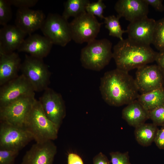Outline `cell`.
Returning a JSON list of instances; mask_svg holds the SVG:
<instances>
[{
	"label": "cell",
	"instance_id": "cell-30",
	"mask_svg": "<svg viewBox=\"0 0 164 164\" xmlns=\"http://www.w3.org/2000/svg\"><path fill=\"white\" fill-rule=\"evenodd\" d=\"M111 164H131L128 152H112L110 153Z\"/></svg>",
	"mask_w": 164,
	"mask_h": 164
},
{
	"label": "cell",
	"instance_id": "cell-9",
	"mask_svg": "<svg viewBox=\"0 0 164 164\" xmlns=\"http://www.w3.org/2000/svg\"><path fill=\"white\" fill-rule=\"evenodd\" d=\"M35 95L21 98L0 108V120L13 125L25 126L32 106Z\"/></svg>",
	"mask_w": 164,
	"mask_h": 164
},
{
	"label": "cell",
	"instance_id": "cell-14",
	"mask_svg": "<svg viewBox=\"0 0 164 164\" xmlns=\"http://www.w3.org/2000/svg\"><path fill=\"white\" fill-rule=\"evenodd\" d=\"M156 21L148 16L130 22L127 33L130 40L143 45L152 43Z\"/></svg>",
	"mask_w": 164,
	"mask_h": 164
},
{
	"label": "cell",
	"instance_id": "cell-2",
	"mask_svg": "<svg viewBox=\"0 0 164 164\" xmlns=\"http://www.w3.org/2000/svg\"><path fill=\"white\" fill-rule=\"evenodd\" d=\"M113 52L117 68L128 72L155 61L158 52L150 46L143 45L128 38L114 46Z\"/></svg>",
	"mask_w": 164,
	"mask_h": 164
},
{
	"label": "cell",
	"instance_id": "cell-12",
	"mask_svg": "<svg viewBox=\"0 0 164 164\" xmlns=\"http://www.w3.org/2000/svg\"><path fill=\"white\" fill-rule=\"evenodd\" d=\"M134 79L139 92L144 94L163 87L164 73L158 65L147 64L137 69Z\"/></svg>",
	"mask_w": 164,
	"mask_h": 164
},
{
	"label": "cell",
	"instance_id": "cell-22",
	"mask_svg": "<svg viewBox=\"0 0 164 164\" xmlns=\"http://www.w3.org/2000/svg\"><path fill=\"white\" fill-rule=\"evenodd\" d=\"M158 129L153 123H144L136 127L134 134L136 141L143 146L150 145L154 142Z\"/></svg>",
	"mask_w": 164,
	"mask_h": 164
},
{
	"label": "cell",
	"instance_id": "cell-1",
	"mask_svg": "<svg viewBox=\"0 0 164 164\" xmlns=\"http://www.w3.org/2000/svg\"><path fill=\"white\" fill-rule=\"evenodd\" d=\"M99 89L105 102L116 107L128 104L139 95L135 79L128 72L117 68L104 73Z\"/></svg>",
	"mask_w": 164,
	"mask_h": 164
},
{
	"label": "cell",
	"instance_id": "cell-18",
	"mask_svg": "<svg viewBox=\"0 0 164 164\" xmlns=\"http://www.w3.org/2000/svg\"><path fill=\"white\" fill-rule=\"evenodd\" d=\"M26 35L15 25L3 26L0 29V53H8L18 50Z\"/></svg>",
	"mask_w": 164,
	"mask_h": 164
},
{
	"label": "cell",
	"instance_id": "cell-32",
	"mask_svg": "<svg viewBox=\"0 0 164 164\" xmlns=\"http://www.w3.org/2000/svg\"><path fill=\"white\" fill-rule=\"evenodd\" d=\"M154 142L159 148L164 149V125L158 129Z\"/></svg>",
	"mask_w": 164,
	"mask_h": 164
},
{
	"label": "cell",
	"instance_id": "cell-34",
	"mask_svg": "<svg viewBox=\"0 0 164 164\" xmlns=\"http://www.w3.org/2000/svg\"><path fill=\"white\" fill-rule=\"evenodd\" d=\"M149 5H150L156 10L159 12L164 11V5L162 0H145Z\"/></svg>",
	"mask_w": 164,
	"mask_h": 164
},
{
	"label": "cell",
	"instance_id": "cell-16",
	"mask_svg": "<svg viewBox=\"0 0 164 164\" xmlns=\"http://www.w3.org/2000/svg\"><path fill=\"white\" fill-rule=\"evenodd\" d=\"M149 5L145 0H119L114 9L120 18L132 22L148 16Z\"/></svg>",
	"mask_w": 164,
	"mask_h": 164
},
{
	"label": "cell",
	"instance_id": "cell-29",
	"mask_svg": "<svg viewBox=\"0 0 164 164\" xmlns=\"http://www.w3.org/2000/svg\"><path fill=\"white\" fill-rule=\"evenodd\" d=\"M19 151L0 149V164H14Z\"/></svg>",
	"mask_w": 164,
	"mask_h": 164
},
{
	"label": "cell",
	"instance_id": "cell-5",
	"mask_svg": "<svg viewBox=\"0 0 164 164\" xmlns=\"http://www.w3.org/2000/svg\"><path fill=\"white\" fill-rule=\"evenodd\" d=\"M43 59L26 55L20 71L32 86L35 92L44 91L50 83L51 73Z\"/></svg>",
	"mask_w": 164,
	"mask_h": 164
},
{
	"label": "cell",
	"instance_id": "cell-28",
	"mask_svg": "<svg viewBox=\"0 0 164 164\" xmlns=\"http://www.w3.org/2000/svg\"><path fill=\"white\" fill-rule=\"evenodd\" d=\"M149 119L157 126L164 125V104L149 111Z\"/></svg>",
	"mask_w": 164,
	"mask_h": 164
},
{
	"label": "cell",
	"instance_id": "cell-35",
	"mask_svg": "<svg viewBox=\"0 0 164 164\" xmlns=\"http://www.w3.org/2000/svg\"><path fill=\"white\" fill-rule=\"evenodd\" d=\"M68 164H84L81 157L74 153H69L67 156Z\"/></svg>",
	"mask_w": 164,
	"mask_h": 164
},
{
	"label": "cell",
	"instance_id": "cell-15",
	"mask_svg": "<svg viewBox=\"0 0 164 164\" xmlns=\"http://www.w3.org/2000/svg\"><path fill=\"white\" fill-rule=\"evenodd\" d=\"M46 18L42 10L18 9L16 14L15 24L23 32L29 35L40 29Z\"/></svg>",
	"mask_w": 164,
	"mask_h": 164
},
{
	"label": "cell",
	"instance_id": "cell-17",
	"mask_svg": "<svg viewBox=\"0 0 164 164\" xmlns=\"http://www.w3.org/2000/svg\"><path fill=\"white\" fill-rule=\"evenodd\" d=\"M53 44L47 38L37 34L29 35L18 49L34 57L43 59L50 53Z\"/></svg>",
	"mask_w": 164,
	"mask_h": 164
},
{
	"label": "cell",
	"instance_id": "cell-25",
	"mask_svg": "<svg viewBox=\"0 0 164 164\" xmlns=\"http://www.w3.org/2000/svg\"><path fill=\"white\" fill-rule=\"evenodd\" d=\"M152 44L159 52L164 51V18L156 21Z\"/></svg>",
	"mask_w": 164,
	"mask_h": 164
},
{
	"label": "cell",
	"instance_id": "cell-8",
	"mask_svg": "<svg viewBox=\"0 0 164 164\" xmlns=\"http://www.w3.org/2000/svg\"><path fill=\"white\" fill-rule=\"evenodd\" d=\"M32 140V136L25 126L0 121V149L19 151Z\"/></svg>",
	"mask_w": 164,
	"mask_h": 164
},
{
	"label": "cell",
	"instance_id": "cell-4",
	"mask_svg": "<svg viewBox=\"0 0 164 164\" xmlns=\"http://www.w3.org/2000/svg\"><path fill=\"white\" fill-rule=\"evenodd\" d=\"M112 43L104 38L95 39L87 43L81 51L80 61L84 68L99 71L108 65L113 58Z\"/></svg>",
	"mask_w": 164,
	"mask_h": 164
},
{
	"label": "cell",
	"instance_id": "cell-33",
	"mask_svg": "<svg viewBox=\"0 0 164 164\" xmlns=\"http://www.w3.org/2000/svg\"><path fill=\"white\" fill-rule=\"evenodd\" d=\"M93 164H111L107 156L102 152H100L94 157Z\"/></svg>",
	"mask_w": 164,
	"mask_h": 164
},
{
	"label": "cell",
	"instance_id": "cell-6",
	"mask_svg": "<svg viewBox=\"0 0 164 164\" xmlns=\"http://www.w3.org/2000/svg\"><path fill=\"white\" fill-rule=\"evenodd\" d=\"M40 29L53 44L64 47L72 40L69 23L59 14L49 13Z\"/></svg>",
	"mask_w": 164,
	"mask_h": 164
},
{
	"label": "cell",
	"instance_id": "cell-21",
	"mask_svg": "<svg viewBox=\"0 0 164 164\" xmlns=\"http://www.w3.org/2000/svg\"><path fill=\"white\" fill-rule=\"evenodd\" d=\"M149 111L164 104V87L139 94L137 99Z\"/></svg>",
	"mask_w": 164,
	"mask_h": 164
},
{
	"label": "cell",
	"instance_id": "cell-24",
	"mask_svg": "<svg viewBox=\"0 0 164 164\" xmlns=\"http://www.w3.org/2000/svg\"><path fill=\"white\" fill-rule=\"evenodd\" d=\"M120 18L118 15L116 16L112 15L104 17V19L105 27L109 30V36L116 37L121 40L123 39V34L127 33V31L126 30L122 29L119 22Z\"/></svg>",
	"mask_w": 164,
	"mask_h": 164
},
{
	"label": "cell",
	"instance_id": "cell-27",
	"mask_svg": "<svg viewBox=\"0 0 164 164\" xmlns=\"http://www.w3.org/2000/svg\"><path fill=\"white\" fill-rule=\"evenodd\" d=\"M106 6L102 0H98L96 2L89 3L86 7V12L94 16H97L101 19H104L103 15Z\"/></svg>",
	"mask_w": 164,
	"mask_h": 164
},
{
	"label": "cell",
	"instance_id": "cell-20",
	"mask_svg": "<svg viewBox=\"0 0 164 164\" xmlns=\"http://www.w3.org/2000/svg\"><path fill=\"white\" fill-rule=\"evenodd\" d=\"M122 117L129 125L135 128L149 119V111L136 99L123 109Z\"/></svg>",
	"mask_w": 164,
	"mask_h": 164
},
{
	"label": "cell",
	"instance_id": "cell-36",
	"mask_svg": "<svg viewBox=\"0 0 164 164\" xmlns=\"http://www.w3.org/2000/svg\"><path fill=\"white\" fill-rule=\"evenodd\" d=\"M155 61L164 73V51L158 53Z\"/></svg>",
	"mask_w": 164,
	"mask_h": 164
},
{
	"label": "cell",
	"instance_id": "cell-26",
	"mask_svg": "<svg viewBox=\"0 0 164 164\" xmlns=\"http://www.w3.org/2000/svg\"><path fill=\"white\" fill-rule=\"evenodd\" d=\"M11 5L8 0H0V25L8 24L12 18Z\"/></svg>",
	"mask_w": 164,
	"mask_h": 164
},
{
	"label": "cell",
	"instance_id": "cell-7",
	"mask_svg": "<svg viewBox=\"0 0 164 164\" xmlns=\"http://www.w3.org/2000/svg\"><path fill=\"white\" fill-rule=\"evenodd\" d=\"M103 22L86 12L74 18L69 23L72 40L75 43H87L95 39Z\"/></svg>",
	"mask_w": 164,
	"mask_h": 164
},
{
	"label": "cell",
	"instance_id": "cell-23",
	"mask_svg": "<svg viewBox=\"0 0 164 164\" xmlns=\"http://www.w3.org/2000/svg\"><path fill=\"white\" fill-rule=\"evenodd\" d=\"M88 0H68L64 4L62 16L68 20L71 17H77L86 12V7L90 3Z\"/></svg>",
	"mask_w": 164,
	"mask_h": 164
},
{
	"label": "cell",
	"instance_id": "cell-31",
	"mask_svg": "<svg viewBox=\"0 0 164 164\" xmlns=\"http://www.w3.org/2000/svg\"><path fill=\"white\" fill-rule=\"evenodd\" d=\"M11 5L18 9L29 8L35 6L38 0H8Z\"/></svg>",
	"mask_w": 164,
	"mask_h": 164
},
{
	"label": "cell",
	"instance_id": "cell-13",
	"mask_svg": "<svg viewBox=\"0 0 164 164\" xmlns=\"http://www.w3.org/2000/svg\"><path fill=\"white\" fill-rule=\"evenodd\" d=\"M56 152L52 141L36 142L26 152L21 164H53Z\"/></svg>",
	"mask_w": 164,
	"mask_h": 164
},
{
	"label": "cell",
	"instance_id": "cell-19",
	"mask_svg": "<svg viewBox=\"0 0 164 164\" xmlns=\"http://www.w3.org/2000/svg\"><path fill=\"white\" fill-rule=\"evenodd\" d=\"M22 63L19 54L15 52L0 53V86L19 76Z\"/></svg>",
	"mask_w": 164,
	"mask_h": 164
},
{
	"label": "cell",
	"instance_id": "cell-10",
	"mask_svg": "<svg viewBox=\"0 0 164 164\" xmlns=\"http://www.w3.org/2000/svg\"><path fill=\"white\" fill-rule=\"evenodd\" d=\"M32 86L22 74L0 86V108L19 99L35 95Z\"/></svg>",
	"mask_w": 164,
	"mask_h": 164
},
{
	"label": "cell",
	"instance_id": "cell-3",
	"mask_svg": "<svg viewBox=\"0 0 164 164\" xmlns=\"http://www.w3.org/2000/svg\"><path fill=\"white\" fill-rule=\"evenodd\" d=\"M25 127L36 142L56 139L59 129L47 117L39 102L37 100L32 106Z\"/></svg>",
	"mask_w": 164,
	"mask_h": 164
},
{
	"label": "cell",
	"instance_id": "cell-11",
	"mask_svg": "<svg viewBox=\"0 0 164 164\" xmlns=\"http://www.w3.org/2000/svg\"><path fill=\"white\" fill-rule=\"evenodd\" d=\"M44 91L39 101L47 117L59 128L66 115L64 101L53 89L48 87Z\"/></svg>",
	"mask_w": 164,
	"mask_h": 164
}]
</instances>
